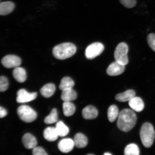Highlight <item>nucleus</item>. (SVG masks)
Returning a JSON list of instances; mask_svg holds the SVG:
<instances>
[{
  "mask_svg": "<svg viewBox=\"0 0 155 155\" xmlns=\"http://www.w3.org/2000/svg\"><path fill=\"white\" fill-rule=\"evenodd\" d=\"M140 136L142 144L146 148H150L154 142L155 133L153 127L150 123L143 124L140 131Z\"/></svg>",
  "mask_w": 155,
  "mask_h": 155,
  "instance_id": "7ed1b4c3",
  "label": "nucleus"
},
{
  "mask_svg": "<svg viewBox=\"0 0 155 155\" xmlns=\"http://www.w3.org/2000/svg\"><path fill=\"white\" fill-rule=\"evenodd\" d=\"M15 4L12 2L6 1L0 3V15H5L10 14L14 10Z\"/></svg>",
  "mask_w": 155,
  "mask_h": 155,
  "instance_id": "4468645a",
  "label": "nucleus"
},
{
  "mask_svg": "<svg viewBox=\"0 0 155 155\" xmlns=\"http://www.w3.org/2000/svg\"><path fill=\"white\" fill-rule=\"evenodd\" d=\"M129 106L134 111L140 112L143 111L144 104L143 100L139 97H134L129 101Z\"/></svg>",
  "mask_w": 155,
  "mask_h": 155,
  "instance_id": "ddd939ff",
  "label": "nucleus"
},
{
  "mask_svg": "<svg viewBox=\"0 0 155 155\" xmlns=\"http://www.w3.org/2000/svg\"><path fill=\"white\" fill-rule=\"evenodd\" d=\"M7 114V110L5 108L1 106L0 107V117L3 118L6 116Z\"/></svg>",
  "mask_w": 155,
  "mask_h": 155,
  "instance_id": "7c9ffc66",
  "label": "nucleus"
},
{
  "mask_svg": "<svg viewBox=\"0 0 155 155\" xmlns=\"http://www.w3.org/2000/svg\"><path fill=\"white\" fill-rule=\"evenodd\" d=\"M137 121V116L134 112L130 109H124L118 116L117 127L120 130L127 132L134 127Z\"/></svg>",
  "mask_w": 155,
  "mask_h": 155,
  "instance_id": "f257e3e1",
  "label": "nucleus"
},
{
  "mask_svg": "<svg viewBox=\"0 0 155 155\" xmlns=\"http://www.w3.org/2000/svg\"><path fill=\"white\" fill-rule=\"evenodd\" d=\"M32 154L34 155H47L44 149L40 147H36L33 149Z\"/></svg>",
  "mask_w": 155,
  "mask_h": 155,
  "instance_id": "c756f323",
  "label": "nucleus"
},
{
  "mask_svg": "<svg viewBox=\"0 0 155 155\" xmlns=\"http://www.w3.org/2000/svg\"><path fill=\"white\" fill-rule=\"evenodd\" d=\"M128 50V46L125 42L118 44L114 54L115 61L124 65H127L129 62L127 57Z\"/></svg>",
  "mask_w": 155,
  "mask_h": 155,
  "instance_id": "39448f33",
  "label": "nucleus"
},
{
  "mask_svg": "<svg viewBox=\"0 0 155 155\" xmlns=\"http://www.w3.org/2000/svg\"><path fill=\"white\" fill-rule=\"evenodd\" d=\"M73 141L75 146L79 148H84L88 144V139L87 137L81 133L75 134Z\"/></svg>",
  "mask_w": 155,
  "mask_h": 155,
  "instance_id": "a211bd4d",
  "label": "nucleus"
},
{
  "mask_svg": "<svg viewBox=\"0 0 155 155\" xmlns=\"http://www.w3.org/2000/svg\"><path fill=\"white\" fill-rule=\"evenodd\" d=\"M125 65L115 61L112 63L107 70V73L110 76H117L123 73L125 70Z\"/></svg>",
  "mask_w": 155,
  "mask_h": 155,
  "instance_id": "1a4fd4ad",
  "label": "nucleus"
},
{
  "mask_svg": "<svg viewBox=\"0 0 155 155\" xmlns=\"http://www.w3.org/2000/svg\"><path fill=\"white\" fill-rule=\"evenodd\" d=\"M1 63L4 66L7 68H15L20 65L21 60L18 56L9 55L3 58L1 60Z\"/></svg>",
  "mask_w": 155,
  "mask_h": 155,
  "instance_id": "0eeeda50",
  "label": "nucleus"
},
{
  "mask_svg": "<svg viewBox=\"0 0 155 155\" xmlns=\"http://www.w3.org/2000/svg\"><path fill=\"white\" fill-rule=\"evenodd\" d=\"M119 115V110L116 105H111L108 108L107 116L108 120L110 122L115 121Z\"/></svg>",
  "mask_w": 155,
  "mask_h": 155,
  "instance_id": "b1692460",
  "label": "nucleus"
},
{
  "mask_svg": "<svg viewBox=\"0 0 155 155\" xmlns=\"http://www.w3.org/2000/svg\"><path fill=\"white\" fill-rule=\"evenodd\" d=\"M22 141L25 147L27 149H33L37 146V141L34 136L26 133L23 137Z\"/></svg>",
  "mask_w": 155,
  "mask_h": 155,
  "instance_id": "9b49d317",
  "label": "nucleus"
},
{
  "mask_svg": "<svg viewBox=\"0 0 155 155\" xmlns=\"http://www.w3.org/2000/svg\"><path fill=\"white\" fill-rule=\"evenodd\" d=\"M17 113L19 118L26 123H31L37 117L36 112L30 107L26 105L19 106L17 109Z\"/></svg>",
  "mask_w": 155,
  "mask_h": 155,
  "instance_id": "20e7f679",
  "label": "nucleus"
},
{
  "mask_svg": "<svg viewBox=\"0 0 155 155\" xmlns=\"http://www.w3.org/2000/svg\"><path fill=\"white\" fill-rule=\"evenodd\" d=\"M13 75L15 80L19 83L24 82L26 80V71L22 67H18L15 68L13 71Z\"/></svg>",
  "mask_w": 155,
  "mask_h": 155,
  "instance_id": "dca6fc26",
  "label": "nucleus"
},
{
  "mask_svg": "<svg viewBox=\"0 0 155 155\" xmlns=\"http://www.w3.org/2000/svg\"><path fill=\"white\" fill-rule=\"evenodd\" d=\"M147 40L150 47L155 52V34L151 33L149 34L147 36Z\"/></svg>",
  "mask_w": 155,
  "mask_h": 155,
  "instance_id": "c85d7f7f",
  "label": "nucleus"
},
{
  "mask_svg": "<svg viewBox=\"0 0 155 155\" xmlns=\"http://www.w3.org/2000/svg\"><path fill=\"white\" fill-rule=\"evenodd\" d=\"M43 135L45 139L49 141L57 140L59 136L55 127H52L46 128L44 131Z\"/></svg>",
  "mask_w": 155,
  "mask_h": 155,
  "instance_id": "2eb2a0df",
  "label": "nucleus"
},
{
  "mask_svg": "<svg viewBox=\"0 0 155 155\" xmlns=\"http://www.w3.org/2000/svg\"><path fill=\"white\" fill-rule=\"evenodd\" d=\"M120 2L127 8H131L136 5L137 0H119Z\"/></svg>",
  "mask_w": 155,
  "mask_h": 155,
  "instance_id": "cd10ccee",
  "label": "nucleus"
},
{
  "mask_svg": "<svg viewBox=\"0 0 155 155\" xmlns=\"http://www.w3.org/2000/svg\"><path fill=\"white\" fill-rule=\"evenodd\" d=\"M61 98L64 102H71L76 99L77 94L72 88L65 89L62 91Z\"/></svg>",
  "mask_w": 155,
  "mask_h": 155,
  "instance_id": "f3484780",
  "label": "nucleus"
},
{
  "mask_svg": "<svg viewBox=\"0 0 155 155\" xmlns=\"http://www.w3.org/2000/svg\"><path fill=\"white\" fill-rule=\"evenodd\" d=\"M88 155H93V154H88Z\"/></svg>",
  "mask_w": 155,
  "mask_h": 155,
  "instance_id": "473e14b6",
  "label": "nucleus"
},
{
  "mask_svg": "<svg viewBox=\"0 0 155 155\" xmlns=\"http://www.w3.org/2000/svg\"><path fill=\"white\" fill-rule=\"evenodd\" d=\"M135 96V92L133 90H128L123 93L116 95V100L117 101L124 102L129 101Z\"/></svg>",
  "mask_w": 155,
  "mask_h": 155,
  "instance_id": "6ab92c4d",
  "label": "nucleus"
},
{
  "mask_svg": "<svg viewBox=\"0 0 155 155\" xmlns=\"http://www.w3.org/2000/svg\"><path fill=\"white\" fill-rule=\"evenodd\" d=\"M36 92L29 93L24 89H21L17 92L16 101L18 103H24L34 100L36 98Z\"/></svg>",
  "mask_w": 155,
  "mask_h": 155,
  "instance_id": "6e6552de",
  "label": "nucleus"
},
{
  "mask_svg": "<svg viewBox=\"0 0 155 155\" xmlns=\"http://www.w3.org/2000/svg\"><path fill=\"white\" fill-rule=\"evenodd\" d=\"M55 90V85L50 83L45 85L40 89V91L42 95L44 97L49 98L53 95Z\"/></svg>",
  "mask_w": 155,
  "mask_h": 155,
  "instance_id": "aec40b11",
  "label": "nucleus"
},
{
  "mask_svg": "<svg viewBox=\"0 0 155 155\" xmlns=\"http://www.w3.org/2000/svg\"><path fill=\"white\" fill-rule=\"evenodd\" d=\"M104 50V46L101 43L94 42L87 48L85 50V56L87 59H92L100 55Z\"/></svg>",
  "mask_w": 155,
  "mask_h": 155,
  "instance_id": "423d86ee",
  "label": "nucleus"
},
{
  "mask_svg": "<svg viewBox=\"0 0 155 155\" xmlns=\"http://www.w3.org/2000/svg\"><path fill=\"white\" fill-rule=\"evenodd\" d=\"M124 153L125 155H139L140 154V151L136 144H130L126 146Z\"/></svg>",
  "mask_w": 155,
  "mask_h": 155,
  "instance_id": "393cba45",
  "label": "nucleus"
},
{
  "mask_svg": "<svg viewBox=\"0 0 155 155\" xmlns=\"http://www.w3.org/2000/svg\"><path fill=\"white\" fill-rule=\"evenodd\" d=\"M8 81L6 77L2 76L0 77V91L3 92L7 90L8 87Z\"/></svg>",
  "mask_w": 155,
  "mask_h": 155,
  "instance_id": "bb28decb",
  "label": "nucleus"
},
{
  "mask_svg": "<svg viewBox=\"0 0 155 155\" xmlns=\"http://www.w3.org/2000/svg\"><path fill=\"white\" fill-rule=\"evenodd\" d=\"M77 48L74 44L65 42L54 47L53 54L54 57L59 60H64L72 57L76 53Z\"/></svg>",
  "mask_w": 155,
  "mask_h": 155,
  "instance_id": "f03ea898",
  "label": "nucleus"
},
{
  "mask_svg": "<svg viewBox=\"0 0 155 155\" xmlns=\"http://www.w3.org/2000/svg\"><path fill=\"white\" fill-rule=\"evenodd\" d=\"M75 146L72 139L65 138L60 141L58 144V148L61 152L68 153L72 150Z\"/></svg>",
  "mask_w": 155,
  "mask_h": 155,
  "instance_id": "9d476101",
  "label": "nucleus"
},
{
  "mask_svg": "<svg viewBox=\"0 0 155 155\" xmlns=\"http://www.w3.org/2000/svg\"><path fill=\"white\" fill-rule=\"evenodd\" d=\"M64 115L67 117L72 115L75 111V106L72 102H64L63 105Z\"/></svg>",
  "mask_w": 155,
  "mask_h": 155,
  "instance_id": "412c9836",
  "label": "nucleus"
},
{
  "mask_svg": "<svg viewBox=\"0 0 155 155\" xmlns=\"http://www.w3.org/2000/svg\"><path fill=\"white\" fill-rule=\"evenodd\" d=\"M55 128L60 137H65L68 134L69 132V128L62 121L57 122Z\"/></svg>",
  "mask_w": 155,
  "mask_h": 155,
  "instance_id": "4be33fe9",
  "label": "nucleus"
},
{
  "mask_svg": "<svg viewBox=\"0 0 155 155\" xmlns=\"http://www.w3.org/2000/svg\"><path fill=\"white\" fill-rule=\"evenodd\" d=\"M58 112L56 108H54L52 110L51 113L49 115L46 117L44 120V122L47 124H53L58 121Z\"/></svg>",
  "mask_w": 155,
  "mask_h": 155,
  "instance_id": "a878e982",
  "label": "nucleus"
},
{
  "mask_svg": "<svg viewBox=\"0 0 155 155\" xmlns=\"http://www.w3.org/2000/svg\"><path fill=\"white\" fill-rule=\"evenodd\" d=\"M104 155H112L111 153H110L107 152V153H105L104 154Z\"/></svg>",
  "mask_w": 155,
  "mask_h": 155,
  "instance_id": "2f4dec72",
  "label": "nucleus"
},
{
  "mask_svg": "<svg viewBox=\"0 0 155 155\" xmlns=\"http://www.w3.org/2000/svg\"><path fill=\"white\" fill-rule=\"evenodd\" d=\"M83 117L86 120L95 119L98 115V111L96 107L92 106H88L83 109L82 111Z\"/></svg>",
  "mask_w": 155,
  "mask_h": 155,
  "instance_id": "f8f14e48",
  "label": "nucleus"
},
{
  "mask_svg": "<svg viewBox=\"0 0 155 155\" xmlns=\"http://www.w3.org/2000/svg\"><path fill=\"white\" fill-rule=\"evenodd\" d=\"M74 83L70 77H66L61 79L59 86L60 90L62 91L65 89L73 88Z\"/></svg>",
  "mask_w": 155,
  "mask_h": 155,
  "instance_id": "5701e85b",
  "label": "nucleus"
}]
</instances>
